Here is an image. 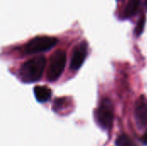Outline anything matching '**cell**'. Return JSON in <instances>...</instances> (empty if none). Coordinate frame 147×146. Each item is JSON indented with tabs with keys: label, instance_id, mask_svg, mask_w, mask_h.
<instances>
[{
	"label": "cell",
	"instance_id": "obj_4",
	"mask_svg": "<svg viewBox=\"0 0 147 146\" xmlns=\"http://www.w3.org/2000/svg\"><path fill=\"white\" fill-rule=\"evenodd\" d=\"M97 122L103 129H109L113 122L114 119V108L110 100L104 99L96 112Z\"/></svg>",
	"mask_w": 147,
	"mask_h": 146
},
{
	"label": "cell",
	"instance_id": "obj_8",
	"mask_svg": "<svg viewBox=\"0 0 147 146\" xmlns=\"http://www.w3.org/2000/svg\"><path fill=\"white\" fill-rule=\"evenodd\" d=\"M139 6H140V0H128L124 11L125 16L129 17L135 15Z\"/></svg>",
	"mask_w": 147,
	"mask_h": 146
},
{
	"label": "cell",
	"instance_id": "obj_7",
	"mask_svg": "<svg viewBox=\"0 0 147 146\" xmlns=\"http://www.w3.org/2000/svg\"><path fill=\"white\" fill-rule=\"evenodd\" d=\"M34 93L36 100L39 102H47L52 96V91L50 89L45 86H36L34 89Z\"/></svg>",
	"mask_w": 147,
	"mask_h": 146
},
{
	"label": "cell",
	"instance_id": "obj_5",
	"mask_svg": "<svg viewBox=\"0 0 147 146\" xmlns=\"http://www.w3.org/2000/svg\"><path fill=\"white\" fill-rule=\"evenodd\" d=\"M87 49L88 46L85 41H82L74 48L70 65L71 71H78L82 66L87 56Z\"/></svg>",
	"mask_w": 147,
	"mask_h": 146
},
{
	"label": "cell",
	"instance_id": "obj_10",
	"mask_svg": "<svg viewBox=\"0 0 147 146\" xmlns=\"http://www.w3.org/2000/svg\"><path fill=\"white\" fill-rule=\"evenodd\" d=\"M145 23H146V17L144 15L141 16V18L140 19V21L137 23V26L135 27L134 29V34L136 36H139L141 34V33L143 32L144 27H145Z\"/></svg>",
	"mask_w": 147,
	"mask_h": 146
},
{
	"label": "cell",
	"instance_id": "obj_13",
	"mask_svg": "<svg viewBox=\"0 0 147 146\" xmlns=\"http://www.w3.org/2000/svg\"><path fill=\"white\" fill-rule=\"evenodd\" d=\"M118 1H121V0H118Z\"/></svg>",
	"mask_w": 147,
	"mask_h": 146
},
{
	"label": "cell",
	"instance_id": "obj_9",
	"mask_svg": "<svg viewBox=\"0 0 147 146\" xmlns=\"http://www.w3.org/2000/svg\"><path fill=\"white\" fill-rule=\"evenodd\" d=\"M116 145L117 146H138L132 139H130L127 135L122 134L118 137L116 140Z\"/></svg>",
	"mask_w": 147,
	"mask_h": 146
},
{
	"label": "cell",
	"instance_id": "obj_11",
	"mask_svg": "<svg viewBox=\"0 0 147 146\" xmlns=\"http://www.w3.org/2000/svg\"><path fill=\"white\" fill-rule=\"evenodd\" d=\"M142 143L144 144V145H147V131L146 133L144 134V136L142 137Z\"/></svg>",
	"mask_w": 147,
	"mask_h": 146
},
{
	"label": "cell",
	"instance_id": "obj_2",
	"mask_svg": "<svg viewBox=\"0 0 147 146\" xmlns=\"http://www.w3.org/2000/svg\"><path fill=\"white\" fill-rule=\"evenodd\" d=\"M58 42V40L50 36H36L30 40L24 46V52L28 54H34L53 48Z\"/></svg>",
	"mask_w": 147,
	"mask_h": 146
},
{
	"label": "cell",
	"instance_id": "obj_12",
	"mask_svg": "<svg viewBox=\"0 0 147 146\" xmlns=\"http://www.w3.org/2000/svg\"><path fill=\"white\" fill-rule=\"evenodd\" d=\"M145 8L147 10V0H145Z\"/></svg>",
	"mask_w": 147,
	"mask_h": 146
},
{
	"label": "cell",
	"instance_id": "obj_1",
	"mask_svg": "<svg viewBox=\"0 0 147 146\" xmlns=\"http://www.w3.org/2000/svg\"><path fill=\"white\" fill-rule=\"evenodd\" d=\"M46 67V58L37 56L26 61L20 69V77L27 83H34L40 79Z\"/></svg>",
	"mask_w": 147,
	"mask_h": 146
},
{
	"label": "cell",
	"instance_id": "obj_3",
	"mask_svg": "<svg viewBox=\"0 0 147 146\" xmlns=\"http://www.w3.org/2000/svg\"><path fill=\"white\" fill-rule=\"evenodd\" d=\"M66 63V53L65 51H56L50 59L47 71V79L51 82L56 81L64 71Z\"/></svg>",
	"mask_w": 147,
	"mask_h": 146
},
{
	"label": "cell",
	"instance_id": "obj_6",
	"mask_svg": "<svg viewBox=\"0 0 147 146\" xmlns=\"http://www.w3.org/2000/svg\"><path fill=\"white\" fill-rule=\"evenodd\" d=\"M135 120L139 126L144 127L147 125V99L145 96H140L136 102L134 109Z\"/></svg>",
	"mask_w": 147,
	"mask_h": 146
}]
</instances>
